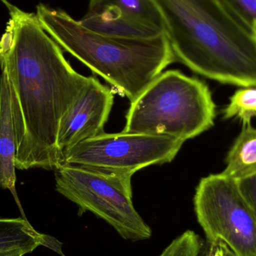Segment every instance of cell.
I'll list each match as a JSON object with an SVG mask.
<instances>
[{
	"label": "cell",
	"instance_id": "5",
	"mask_svg": "<svg viewBox=\"0 0 256 256\" xmlns=\"http://www.w3.org/2000/svg\"><path fill=\"white\" fill-rule=\"evenodd\" d=\"M132 176L124 172L62 164L55 170L56 190L78 206L80 216L92 213L124 240L140 242L150 238L152 230L134 207Z\"/></svg>",
	"mask_w": 256,
	"mask_h": 256
},
{
	"label": "cell",
	"instance_id": "20",
	"mask_svg": "<svg viewBox=\"0 0 256 256\" xmlns=\"http://www.w3.org/2000/svg\"></svg>",
	"mask_w": 256,
	"mask_h": 256
},
{
	"label": "cell",
	"instance_id": "14",
	"mask_svg": "<svg viewBox=\"0 0 256 256\" xmlns=\"http://www.w3.org/2000/svg\"><path fill=\"white\" fill-rule=\"evenodd\" d=\"M256 117V88H239L230 98V104L224 110V120L237 118L243 126H251Z\"/></svg>",
	"mask_w": 256,
	"mask_h": 256
},
{
	"label": "cell",
	"instance_id": "3",
	"mask_svg": "<svg viewBox=\"0 0 256 256\" xmlns=\"http://www.w3.org/2000/svg\"><path fill=\"white\" fill-rule=\"evenodd\" d=\"M36 16L64 51L132 102L176 61L166 33L148 40L104 36L84 28L64 10L38 4Z\"/></svg>",
	"mask_w": 256,
	"mask_h": 256
},
{
	"label": "cell",
	"instance_id": "17",
	"mask_svg": "<svg viewBox=\"0 0 256 256\" xmlns=\"http://www.w3.org/2000/svg\"><path fill=\"white\" fill-rule=\"evenodd\" d=\"M246 22L252 26L256 20V0H226Z\"/></svg>",
	"mask_w": 256,
	"mask_h": 256
},
{
	"label": "cell",
	"instance_id": "18",
	"mask_svg": "<svg viewBox=\"0 0 256 256\" xmlns=\"http://www.w3.org/2000/svg\"><path fill=\"white\" fill-rule=\"evenodd\" d=\"M252 30H254V37H255L256 40V20L254 21V24H252Z\"/></svg>",
	"mask_w": 256,
	"mask_h": 256
},
{
	"label": "cell",
	"instance_id": "4",
	"mask_svg": "<svg viewBox=\"0 0 256 256\" xmlns=\"http://www.w3.org/2000/svg\"><path fill=\"white\" fill-rule=\"evenodd\" d=\"M216 105L207 84L178 70L162 72L130 102L123 132L182 141L213 127Z\"/></svg>",
	"mask_w": 256,
	"mask_h": 256
},
{
	"label": "cell",
	"instance_id": "11",
	"mask_svg": "<svg viewBox=\"0 0 256 256\" xmlns=\"http://www.w3.org/2000/svg\"><path fill=\"white\" fill-rule=\"evenodd\" d=\"M102 10L165 32L162 15L153 0H90L88 12Z\"/></svg>",
	"mask_w": 256,
	"mask_h": 256
},
{
	"label": "cell",
	"instance_id": "15",
	"mask_svg": "<svg viewBox=\"0 0 256 256\" xmlns=\"http://www.w3.org/2000/svg\"><path fill=\"white\" fill-rule=\"evenodd\" d=\"M204 250L200 236L188 230L174 239L159 256H202Z\"/></svg>",
	"mask_w": 256,
	"mask_h": 256
},
{
	"label": "cell",
	"instance_id": "9",
	"mask_svg": "<svg viewBox=\"0 0 256 256\" xmlns=\"http://www.w3.org/2000/svg\"><path fill=\"white\" fill-rule=\"evenodd\" d=\"M16 142L10 108V90L4 72L0 76V188L8 190L14 197L21 212L16 194Z\"/></svg>",
	"mask_w": 256,
	"mask_h": 256
},
{
	"label": "cell",
	"instance_id": "7",
	"mask_svg": "<svg viewBox=\"0 0 256 256\" xmlns=\"http://www.w3.org/2000/svg\"><path fill=\"white\" fill-rule=\"evenodd\" d=\"M184 142L170 136L104 132L63 152L62 164L134 174L150 166L172 162Z\"/></svg>",
	"mask_w": 256,
	"mask_h": 256
},
{
	"label": "cell",
	"instance_id": "12",
	"mask_svg": "<svg viewBox=\"0 0 256 256\" xmlns=\"http://www.w3.org/2000/svg\"><path fill=\"white\" fill-rule=\"evenodd\" d=\"M226 164L221 173L230 178L240 180L256 174V128L243 126L228 152Z\"/></svg>",
	"mask_w": 256,
	"mask_h": 256
},
{
	"label": "cell",
	"instance_id": "13",
	"mask_svg": "<svg viewBox=\"0 0 256 256\" xmlns=\"http://www.w3.org/2000/svg\"><path fill=\"white\" fill-rule=\"evenodd\" d=\"M79 22L82 27L94 32L124 38L148 40L165 33L154 27L88 12Z\"/></svg>",
	"mask_w": 256,
	"mask_h": 256
},
{
	"label": "cell",
	"instance_id": "19",
	"mask_svg": "<svg viewBox=\"0 0 256 256\" xmlns=\"http://www.w3.org/2000/svg\"><path fill=\"white\" fill-rule=\"evenodd\" d=\"M1 1H2V2H4V4H6H6H8V2H7V1H6V0H1Z\"/></svg>",
	"mask_w": 256,
	"mask_h": 256
},
{
	"label": "cell",
	"instance_id": "2",
	"mask_svg": "<svg viewBox=\"0 0 256 256\" xmlns=\"http://www.w3.org/2000/svg\"><path fill=\"white\" fill-rule=\"evenodd\" d=\"M176 61L204 78L256 88L252 26L226 0H153Z\"/></svg>",
	"mask_w": 256,
	"mask_h": 256
},
{
	"label": "cell",
	"instance_id": "1",
	"mask_svg": "<svg viewBox=\"0 0 256 256\" xmlns=\"http://www.w3.org/2000/svg\"><path fill=\"white\" fill-rule=\"evenodd\" d=\"M0 39V69L8 81L16 170L55 171L62 164L58 130L88 81L66 60L36 14L10 3Z\"/></svg>",
	"mask_w": 256,
	"mask_h": 256
},
{
	"label": "cell",
	"instance_id": "10",
	"mask_svg": "<svg viewBox=\"0 0 256 256\" xmlns=\"http://www.w3.org/2000/svg\"><path fill=\"white\" fill-rule=\"evenodd\" d=\"M49 238L26 218H0V256H25L40 246L50 248Z\"/></svg>",
	"mask_w": 256,
	"mask_h": 256
},
{
	"label": "cell",
	"instance_id": "16",
	"mask_svg": "<svg viewBox=\"0 0 256 256\" xmlns=\"http://www.w3.org/2000/svg\"><path fill=\"white\" fill-rule=\"evenodd\" d=\"M238 186L245 201L256 218V174L237 180Z\"/></svg>",
	"mask_w": 256,
	"mask_h": 256
},
{
	"label": "cell",
	"instance_id": "6",
	"mask_svg": "<svg viewBox=\"0 0 256 256\" xmlns=\"http://www.w3.org/2000/svg\"><path fill=\"white\" fill-rule=\"evenodd\" d=\"M194 209L209 246L224 256H256V218L237 180L222 173L203 178L196 190Z\"/></svg>",
	"mask_w": 256,
	"mask_h": 256
},
{
	"label": "cell",
	"instance_id": "8",
	"mask_svg": "<svg viewBox=\"0 0 256 256\" xmlns=\"http://www.w3.org/2000/svg\"><path fill=\"white\" fill-rule=\"evenodd\" d=\"M114 102L112 90L96 76H88L87 84L60 124L57 144L62 155L81 142L104 132Z\"/></svg>",
	"mask_w": 256,
	"mask_h": 256
}]
</instances>
